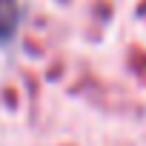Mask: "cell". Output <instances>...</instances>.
I'll list each match as a JSON object with an SVG mask.
<instances>
[{"mask_svg": "<svg viewBox=\"0 0 146 146\" xmlns=\"http://www.w3.org/2000/svg\"><path fill=\"white\" fill-rule=\"evenodd\" d=\"M15 23H17V6H15V0H0V40H6L15 32Z\"/></svg>", "mask_w": 146, "mask_h": 146, "instance_id": "1", "label": "cell"}, {"mask_svg": "<svg viewBox=\"0 0 146 146\" xmlns=\"http://www.w3.org/2000/svg\"><path fill=\"white\" fill-rule=\"evenodd\" d=\"M129 66L137 72V78L146 80V52H143V49H132V52H129Z\"/></svg>", "mask_w": 146, "mask_h": 146, "instance_id": "2", "label": "cell"}]
</instances>
